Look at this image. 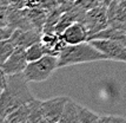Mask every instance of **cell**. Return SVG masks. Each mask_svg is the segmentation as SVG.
I'll return each mask as SVG.
<instances>
[{
  "label": "cell",
  "instance_id": "cell-1",
  "mask_svg": "<svg viewBox=\"0 0 126 123\" xmlns=\"http://www.w3.org/2000/svg\"><path fill=\"white\" fill-rule=\"evenodd\" d=\"M28 82L22 73L10 75L7 85L0 96V122L22 104L35 98L28 89Z\"/></svg>",
  "mask_w": 126,
  "mask_h": 123
},
{
  "label": "cell",
  "instance_id": "cell-2",
  "mask_svg": "<svg viewBox=\"0 0 126 123\" xmlns=\"http://www.w3.org/2000/svg\"><path fill=\"white\" fill-rule=\"evenodd\" d=\"M98 61H107V58L101 51H99L90 41H84V43L74 45L66 44L61 49L60 53L58 56L59 67L72 66L77 64Z\"/></svg>",
  "mask_w": 126,
  "mask_h": 123
},
{
  "label": "cell",
  "instance_id": "cell-3",
  "mask_svg": "<svg viewBox=\"0 0 126 123\" xmlns=\"http://www.w3.org/2000/svg\"><path fill=\"white\" fill-rule=\"evenodd\" d=\"M57 69H59L58 56L45 55L38 61L30 62L27 66L25 67L22 75L25 76L28 83H39L48 79Z\"/></svg>",
  "mask_w": 126,
  "mask_h": 123
},
{
  "label": "cell",
  "instance_id": "cell-4",
  "mask_svg": "<svg viewBox=\"0 0 126 123\" xmlns=\"http://www.w3.org/2000/svg\"><path fill=\"white\" fill-rule=\"evenodd\" d=\"M104 53L107 61L126 63V40L124 39H92L88 40Z\"/></svg>",
  "mask_w": 126,
  "mask_h": 123
},
{
  "label": "cell",
  "instance_id": "cell-5",
  "mask_svg": "<svg viewBox=\"0 0 126 123\" xmlns=\"http://www.w3.org/2000/svg\"><path fill=\"white\" fill-rule=\"evenodd\" d=\"M82 24L87 28L90 37L99 31L109 26V16H107V6L101 5L94 7L90 11H86L85 17L82 19ZM88 37V38H90Z\"/></svg>",
  "mask_w": 126,
  "mask_h": 123
},
{
  "label": "cell",
  "instance_id": "cell-6",
  "mask_svg": "<svg viewBox=\"0 0 126 123\" xmlns=\"http://www.w3.org/2000/svg\"><path fill=\"white\" fill-rule=\"evenodd\" d=\"M68 96H57L46 101H41V109L45 123H59Z\"/></svg>",
  "mask_w": 126,
  "mask_h": 123
},
{
  "label": "cell",
  "instance_id": "cell-7",
  "mask_svg": "<svg viewBox=\"0 0 126 123\" xmlns=\"http://www.w3.org/2000/svg\"><path fill=\"white\" fill-rule=\"evenodd\" d=\"M28 61L26 56V49L22 46H16L11 56L8 57L0 66L6 72L7 76L22 73L25 67L27 66Z\"/></svg>",
  "mask_w": 126,
  "mask_h": 123
},
{
  "label": "cell",
  "instance_id": "cell-8",
  "mask_svg": "<svg viewBox=\"0 0 126 123\" xmlns=\"http://www.w3.org/2000/svg\"><path fill=\"white\" fill-rule=\"evenodd\" d=\"M109 26L126 31V1L112 0L107 5Z\"/></svg>",
  "mask_w": 126,
  "mask_h": 123
},
{
  "label": "cell",
  "instance_id": "cell-9",
  "mask_svg": "<svg viewBox=\"0 0 126 123\" xmlns=\"http://www.w3.org/2000/svg\"><path fill=\"white\" fill-rule=\"evenodd\" d=\"M43 32L37 28H14L11 39L16 46H22L27 49L28 46L41 41Z\"/></svg>",
  "mask_w": 126,
  "mask_h": 123
},
{
  "label": "cell",
  "instance_id": "cell-10",
  "mask_svg": "<svg viewBox=\"0 0 126 123\" xmlns=\"http://www.w3.org/2000/svg\"><path fill=\"white\" fill-rule=\"evenodd\" d=\"M61 37L66 44L74 45L84 43V41H88L90 34H88L87 28L85 27V25L81 21H76L64 30V32L61 33Z\"/></svg>",
  "mask_w": 126,
  "mask_h": 123
},
{
  "label": "cell",
  "instance_id": "cell-11",
  "mask_svg": "<svg viewBox=\"0 0 126 123\" xmlns=\"http://www.w3.org/2000/svg\"><path fill=\"white\" fill-rule=\"evenodd\" d=\"M41 44L44 46L46 55L59 56L61 49L66 45L61 34L57 32H43L41 36Z\"/></svg>",
  "mask_w": 126,
  "mask_h": 123
},
{
  "label": "cell",
  "instance_id": "cell-12",
  "mask_svg": "<svg viewBox=\"0 0 126 123\" xmlns=\"http://www.w3.org/2000/svg\"><path fill=\"white\" fill-rule=\"evenodd\" d=\"M34 100V98H33ZM33 100L27 102L25 104H22L21 106H19L18 109H16L13 112H11L7 117L5 118L4 122L8 123H28L30 116L32 114L33 109Z\"/></svg>",
  "mask_w": 126,
  "mask_h": 123
},
{
  "label": "cell",
  "instance_id": "cell-13",
  "mask_svg": "<svg viewBox=\"0 0 126 123\" xmlns=\"http://www.w3.org/2000/svg\"><path fill=\"white\" fill-rule=\"evenodd\" d=\"M78 114H79V103H76L70 98L64 108L59 123H78Z\"/></svg>",
  "mask_w": 126,
  "mask_h": 123
},
{
  "label": "cell",
  "instance_id": "cell-14",
  "mask_svg": "<svg viewBox=\"0 0 126 123\" xmlns=\"http://www.w3.org/2000/svg\"><path fill=\"white\" fill-rule=\"evenodd\" d=\"M99 114L90 110L87 108L79 104V114H78V123H98Z\"/></svg>",
  "mask_w": 126,
  "mask_h": 123
},
{
  "label": "cell",
  "instance_id": "cell-15",
  "mask_svg": "<svg viewBox=\"0 0 126 123\" xmlns=\"http://www.w3.org/2000/svg\"><path fill=\"white\" fill-rule=\"evenodd\" d=\"M16 45L11 38H7L0 41V65L13 53Z\"/></svg>",
  "mask_w": 126,
  "mask_h": 123
},
{
  "label": "cell",
  "instance_id": "cell-16",
  "mask_svg": "<svg viewBox=\"0 0 126 123\" xmlns=\"http://www.w3.org/2000/svg\"><path fill=\"white\" fill-rule=\"evenodd\" d=\"M45 55H46V52H45V49L43 44H41V41H38V43L31 45V46H28L26 49V56H27L28 63L38 61Z\"/></svg>",
  "mask_w": 126,
  "mask_h": 123
},
{
  "label": "cell",
  "instance_id": "cell-17",
  "mask_svg": "<svg viewBox=\"0 0 126 123\" xmlns=\"http://www.w3.org/2000/svg\"><path fill=\"white\" fill-rule=\"evenodd\" d=\"M74 4L80 6L85 11H90V10H92L94 7L105 5L104 0H74Z\"/></svg>",
  "mask_w": 126,
  "mask_h": 123
},
{
  "label": "cell",
  "instance_id": "cell-18",
  "mask_svg": "<svg viewBox=\"0 0 126 123\" xmlns=\"http://www.w3.org/2000/svg\"><path fill=\"white\" fill-rule=\"evenodd\" d=\"M126 117L119 115H100L98 123H125Z\"/></svg>",
  "mask_w": 126,
  "mask_h": 123
},
{
  "label": "cell",
  "instance_id": "cell-19",
  "mask_svg": "<svg viewBox=\"0 0 126 123\" xmlns=\"http://www.w3.org/2000/svg\"><path fill=\"white\" fill-rule=\"evenodd\" d=\"M0 26L10 25V6L0 5Z\"/></svg>",
  "mask_w": 126,
  "mask_h": 123
},
{
  "label": "cell",
  "instance_id": "cell-20",
  "mask_svg": "<svg viewBox=\"0 0 126 123\" xmlns=\"http://www.w3.org/2000/svg\"><path fill=\"white\" fill-rule=\"evenodd\" d=\"M14 27L12 26H0V41L7 38H11Z\"/></svg>",
  "mask_w": 126,
  "mask_h": 123
},
{
  "label": "cell",
  "instance_id": "cell-21",
  "mask_svg": "<svg viewBox=\"0 0 126 123\" xmlns=\"http://www.w3.org/2000/svg\"><path fill=\"white\" fill-rule=\"evenodd\" d=\"M7 78H8V76L2 70V67L0 66V88L1 89H5L6 88V85H7Z\"/></svg>",
  "mask_w": 126,
  "mask_h": 123
},
{
  "label": "cell",
  "instance_id": "cell-22",
  "mask_svg": "<svg viewBox=\"0 0 126 123\" xmlns=\"http://www.w3.org/2000/svg\"><path fill=\"white\" fill-rule=\"evenodd\" d=\"M11 1H12V0H0V5L10 6V5H11Z\"/></svg>",
  "mask_w": 126,
  "mask_h": 123
},
{
  "label": "cell",
  "instance_id": "cell-23",
  "mask_svg": "<svg viewBox=\"0 0 126 123\" xmlns=\"http://www.w3.org/2000/svg\"><path fill=\"white\" fill-rule=\"evenodd\" d=\"M111 1H112V0H104V2H105V5H106V6L109 5V4H110Z\"/></svg>",
  "mask_w": 126,
  "mask_h": 123
},
{
  "label": "cell",
  "instance_id": "cell-24",
  "mask_svg": "<svg viewBox=\"0 0 126 123\" xmlns=\"http://www.w3.org/2000/svg\"><path fill=\"white\" fill-rule=\"evenodd\" d=\"M2 90H4V89H1V88H0V96H1V92H2Z\"/></svg>",
  "mask_w": 126,
  "mask_h": 123
},
{
  "label": "cell",
  "instance_id": "cell-25",
  "mask_svg": "<svg viewBox=\"0 0 126 123\" xmlns=\"http://www.w3.org/2000/svg\"><path fill=\"white\" fill-rule=\"evenodd\" d=\"M125 1H126V0H125Z\"/></svg>",
  "mask_w": 126,
  "mask_h": 123
}]
</instances>
